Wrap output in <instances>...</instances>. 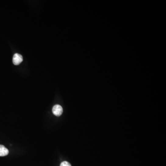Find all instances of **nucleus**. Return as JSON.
<instances>
[{"label": "nucleus", "mask_w": 166, "mask_h": 166, "mask_svg": "<svg viewBox=\"0 0 166 166\" xmlns=\"http://www.w3.org/2000/svg\"><path fill=\"white\" fill-rule=\"evenodd\" d=\"M23 61V57L19 54L16 53L14 55L12 58V62L15 65H18Z\"/></svg>", "instance_id": "obj_2"}, {"label": "nucleus", "mask_w": 166, "mask_h": 166, "mask_svg": "<svg viewBox=\"0 0 166 166\" xmlns=\"http://www.w3.org/2000/svg\"><path fill=\"white\" fill-rule=\"evenodd\" d=\"M52 112L56 116H60L62 114V108L60 105H55L53 108Z\"/></svg>", "instance_id": "obj_1"}, {"label": "nucleus", "mask_w": 166, "mask_h": 166, "mask_svg": "<svg viewBox=\"0 0 166 166\" xmlns=\"http://www.w3.org/2000/svg\"><path fill=\"white\" fill-rule=\"evenodd\" d=\"M9 151L3 145H0V157H4L9 154Z\"/></svg>", "instance_id": "obj_3"}, {"label": "nucleus", "mask_w": 166, "mask_h": 166, "mask_svg": "<svg viewBox=\"0 0 166 166\" xmlns=\"http://www.w3.org/2000/svg\"><path fill=\"white\" fill-rule=\"evenodd\" d=\"M60 166H71V165L68 161H65L61 163Z\"/></svg>", "instance_id": "obj_4"}]
</instances>
